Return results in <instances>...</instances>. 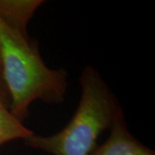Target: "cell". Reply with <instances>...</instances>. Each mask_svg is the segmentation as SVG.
<instances>
[{
	"instance_id": "cell-1",
	"label": "cell",
	"mask_w": 155,
	"mask_h": 155,
	"mask_svg": "<svg viewBox=\"0 0 155 155\" xmlns=\"http://www.w3.org/2000/svg\"><path fill=\"white\" fill-rule=\"evenodd\" d=\"M0 67L11 97V110L20 122L28 116L31 104L62 103L67 91V72L51 69L28 33L11 28L0 18Z\"/></svg>"
},
{
	"instance_id": "cell-2",
	"label": "cell",
	"mask_w": 155,
	"mask_h": 155,
	"mask_svg": "<svg viewBox=\"0 0 155 155\" xmlns=\"http://www.w3.org/2000/svg\"><path fill=\"white\" fill-rule=\"evenodd\" d=\"M79 83L80 101L67 126L51 135L34 133L24 140L25 144L53 155H90L96 149L100 134L123 110L95 68L84 67Z\"/></svg>"
},
{
	"instance_id": "cell-3",
	"label": "cell",
	"mask_w": 155,
	"mask_h": 155,
	"mask_svg": "<svg viewBox=\"0 0 155 155\" xmlns=\"http://www.w3.org/2000/svg\"><path fill=\"white\" fill-rule=\"evenodd\" d=\"M90 155H155L128 131L123 111L116 116L106 141Z\"/></svg>"
},
{
	"instance_id": "cell-4",
	"label": "cell",
	"mask_w": 155,
	"mask_h": 155,
	"mask_svg": "<svg viewBox=\"0 0 155 155\" xmlns=\"http://www.w3.org/2000/svg\"><path fill=\"white\" fill-rule=\"evenodd\" d=\"M33 134L11 113V97L0 67V147L17 139L24 140Z\"/></svg>"
},
{
	"instance_id": "cell-5",
	"label": "cell",
	"mask_w": 155,
	"mask_h": 155,
	"mask_svg": "<svg viewBox=\"0 0 155 155\" xmlns=\"http://www.w3.org/2000/svg\"><path fill=\"white\" fill-rule=\"evenodd\" d=\"M41 0H0V18L11 28L28 33V23Z\"/></svg>"
}]
</instances>
